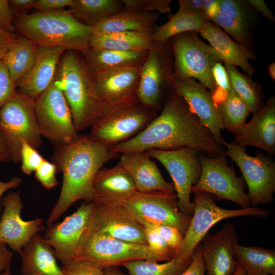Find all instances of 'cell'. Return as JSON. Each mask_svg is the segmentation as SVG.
Returning <instances> with one entry per match:
<instances>
[{"label":"cell","instance_id":"obj_23","mask_svg":"<svg viewBox=\"0 0 275 275\" xmlns=\"http://www.w3.org/2000/svg\"><path fill=\"white\" fill-rule=\"evenodd\" d=\"M66 51L61 46L38 45L32 67L16 85L19 92L35 101L54 80L60 59Z\"/></svg>","mask_w":275,"mask_h":275},{"label":"cell","instance_id":"obj_37","mask_svg":"<svg viewBox=\"0 0 275 275\" xmlns=\"http://www.w3.org/2000/svg\"><path fill=\"white\" fill-rule=\"evenodd\" d=\"M217 106L225 128L233 134L245 123L250 113L247 105L231 88L225 99Z\"/></svg>","mask_w":275,"mask_h":275},{"label":"cell","instance_id":"obj_46","mask_svg":"<svg viewBox=\"0 0 275 275\" xmlns=\"http://www.w3.org/2000/svg\"><path fill=\"white\" fill-rule=\"evenodd\" d=\"M3 60L0 61V109L17 92Z\"/></svg>","mask_w":275,"mask_h":275},{"label":"cell","instance_id":"obj_1","mask_svg":"<svg viewBox=\"0 0 275 275\" xmlns=\"http://www.w3.org/2000/svg\"><path fill=\"white\" fill-rule=\"evenodd\" d=\"M189 147L210 157L226 155L225 149L188 110L174 91L161 113L139 133L111 148L119 154L150 149L171 150Z\"/></svg>","mask_w":275,"mask_h":275},{"label":"cell","instance_id":"obj_58","mask_svg":"<svg viewBox=\"0 0 275 275\" xmlns=\"http://www.w3.org/2000/svg\"><path fill=\"white\" fill-rule=\"evenodd\" d=\"M228 91L217 86H215L211 94L212 99L216 106L225 99Z\"/></svg>","mask_w":275,"mask_h":275},{"label":"cell","instance_id":"obj_63","mask_svg":"<svg viewBox=\"0 0 275 275\" xmlns=\"http://www.w3.org/2000/svg\"><path fill=\"white\" fill-rule=\"evenodd\" d=\"M0 275H13L11 271L10 267L6 269Z\"/></svg>","mask_w":275,"mask_h":275},{"label":"cell","instance_id":"obj_60","mask_svg":"<svg viewBox=\"0 0 275 275\" xmlns=\"http://www.w3.org/2000/svg\"><path fill=\"white\" fill-rule=\"evenodd\" d=\"M103 270L105 275H127L117 266L108 267Z\"/></svg>","mask_w":275,"mask_h":275},{"label":"cell","instance_id":"obj_21","mask_svg":"<svg viewBox=\"0 0 275 275\" xmlns=\"http://www.w3.org/2000/svg\"><path fill=\"white\" fill-rule=\"evenodd\" d=\"M238 240L236 227L231 224L204 236L200 243L207 275H233L238 265L234 257V248Z\"/></svg>","mask_w":275,"mask_h":275},{"label":"cell","instance_id":"obj_20","mask_svg":"<svg viewBox=\"0 0 275 275\" xmlns=\"http://www.w3.org/2000/svg\"><path fill=\"white\" fill-rule=\"evenodd\" d=\"M4 211L0 219V243L19 254L24 244L44 229L43 220L37 217L24 221L21 217L23 205L19 191H11L2 201Z\"/></svg>","mask_w":275,"mask_h":275},{"label":"cell","instance_id":"obj_55","mask_svg":"<svg viewBox=\"0 0 275 275\" xmlns=\"http://www.w3.org/2000/svg\"><path fill=\"white\" fill-rule=\"evenodd\" d=\"M37 0H11L9 1L10 6L15 14L18 12L26 11L33 8Z\"/></svg>","mask_w":275,"mask_h":275},{"label":"cell","instance_id":"obj_22","mask_svg":"<svg viewBox=\"0 0 275 275\" xmlns=\"http://www.w3.org/2000/svg\"><path fill=\"white\" fill-rule=\"evenodd\" d=\"M137 191L131 176L118 162L114 167L101 169L96 173L89 202L96 205H123Z\"/></svg>","mask_w":275,"mask_h":275},{"label":"cell","instance_id":"obj_64","mask_svg":"<svg viewBox=\"0 0 275 275\" xmlns=\"http://www.w3.org/2000/svg\"><path fill=\"white\" fill-rule=\"evenodd\" d=\"M258 275H269V274H258Z\"/></svg>","mask_w":275,"mask_h":275},{"label":"cell","instance_id":"obj_30","mask_svg":"<svg viewBox=\"0 0 275 275\" xmlns=\"http://www.w3.org/2000/svg\"><path fill=\"white\" fill-rule=\"evenodd\" d=\"M152 32H123L93 36L89 47L123 51L149 50Z\"/></svg>","mask_w":275,"mask_h":275},{"label":"cell","instance_id":"obj_48","mask_svg":"<svg viewBox=\"0 0 275 275\" xmlns=\"http://www.w3.org/2000/svg\"><path fill=\"white\" fill-rule=\"evenodd\" d=\"M205 273L201 244L200 243L195 250L190 264L180 275H205Z\"/></svg>","mask_w":275,"mask_h":275},{"label":"cell","instance_id":"obj_29","mask_svg":"<svg viewBox=\"0 0 275 275\" xmlns=\"http://www.w3.org/2000/svg\"><path fill=\"white\" fill-rule=\"evenodd\" d=\"M157 12L124 9L92 26L94 36L123 32H152L159 18Z\"/></svg>","mask_w":275,"mask_h":275},{"label":"cell","instance_id":"obj_19","mask_svg":"<svg viewBox=\"0 0 275 275\" xmlns=\"http://www.w3.org/2000/svg\"><path fill=\"white\" fill-rule=\"evenodd\" d=\"M173 90L184 101L189 112L196 115L200 123L210 132L215 141L223 146L224 140L221 132L225 127L210 92L194 78L174 79Z\"/></svg>","mask_w":275,"mask_h":275},{"label":"cell","instance_id":"obj_35","mask_svg":"<svg viewBox=\"0 0 275 275\" xmlns=\"http://www.w3.org/2000/svg\"><path fill=\"white\" fill-rule=\"evenodd\" d=\"M225 64L231 88L240 97L253 114L263 106L264 94L261 86L251 76L240 73L236 67Z\"/></svg>","mask_w":275,"mask_h":275},{"label":"cell","instance_id":"obj_44","mask_svg":"<svg viewBox=\"0 0 275 275\" xmlns=\"http://www.w3.org/2000/svg\"><path fill=\"white\" fill-rule=\"evenodd\" d=\"M64 275H105L103 269L94 263L74 259L62 268Z\"/></svg>","mask_w":275,"mask_h":275},{"label":"cell","instance_id":"obj_39","mask_svg":"<svg viewBox=\"0 0 275 275\" xmlns=\"http://www.w3.org/2000/svg\"><path fill=\"white\" fill-rule=\"evenodd\" d=\"M219 11L229 15L249 29L252 17L251 6L246 1L220 0Z\"/></svg>","mask_w":275,"mask_h":275},{"label":"cell","instance_id":"obj_41","mask_svg":"<svg viewBox=\"0 0 275 275\" xmlns=\"http://www.w3.org/2000/svg\"><path fill=\"white\" fill-rule=\"evenodd\" d=\"M144 229L147 246L161 261H168L176 256V252L154 230L149 227Z\"/></svg>","mask_w":275,"mask_h":275},{"label":"cell","instance_id":"obj_57","mask_svg":"<svg viewBox=\"0 0 275 275\" xmlns=\"http://www.w3.org/2000/svg\"><path fill=\"white\" fill-rule=\"evenodd\" d=\"M21 178L18 177H13L8 181L0 180V200L2 195L7 190L18 187L21 183Z\"/></svg>","mask_w":275,"mask_h":275},{"label":"cell","instance_id":"obj_56","mask_svg":"<svg viewBox=\"0 0 275 275\" xmlns=\"http://www.w3.org/2000/svg\"><path fill=\"white\" fill-rule=\"evenodd\" d=\"M219 1L202 0L204 11L209 19L219 11Z\"/></svg>","mask_w":275,"mask_h":275},{"label":"cell","instance_id":"obj_24","mask_svg":"<svg viewBox=\"0 0 275 275\" xmlns=\"http://www.w3.org/2000/svg\"><path fill=\"white\" fill-rule=\"evenodd\" d=\"M234 143L260 148L268 154L275 153V99L270 97L251 120L244 123L234 134Z\"/></svg>","mask_w":275,"mask_h":275},{"label":"cell","instance_id":"obj_38","mask_svg":"<svg viewBox=\"0 0 275 275\" xmlns=\"http://www.w3.org/2000/svg\"><path fill=\"white\" fill-rule=\"evenodd\" d=\"M209 20L231 36L240 45L251 49L252 43L249 28L220 11Z\"/></svg>","mask_w":275,"mask_h":275},{"label":"cell","instance_id":"obj_61","mask_svg":"<svg viewBox=\"0 0 275 275\" xmlns=\"http://www.w3.org/2000/svg\"><path fill=\"white\" fill-rule=\"evenodd\" d=\"M268 71L270 76L274 80L275 79V63L274 62L269 64L268 66Z\"/></svg>","mask_w":275,"mask_h":275},{"label":"cell","instance_id":"obj_49","mask_svg":"<svg viewBox=\"0 0 275 275\" xmlns=\"http://www.w3.org/2000/svg\"><path fill=\"white\" fill-rule=\"evenodd\" d=\"M72 4L73 0H37L33 8L39 12H48L63 10Z\"/></svg>","mask_w":275,"mask_h":275},{"label":"cell","instance_id":"obj_12","mask_svg":"<svg viewBox=\"0 0 275 275\" xmlns=\"http://www.w3.org/2000/svg\"><path fill=\"white\" fill-rule=\"evenodd\" d=\"M157 115V111L138 101L105 114L91 127L89 135L111 148L139 133Z\"/></svg>","mask_w":275,"mask_h":275},{"label":"cell","instance_id":"obj_3","mask_svg":"<svg viewBox=\"0 0 275 275\" xmlns=\"http://www.w3.org/2000/svg\"><path fill=\"white\" fill-rule=\"evenodd\" d=\"M14 26L38 45L61 46L67 51H82L94 36L92 26L65 10L21 14L14 19Z\"/></svg>","mask_w":275,"mask_h":275},{"label":"cell","instance_id":"obj_32","mask_svg":"<svg viewBox=\"0 0 275 275\" xmlns=\"http://www.w3.org/2000/svg\"><path fill=\"white\" fill-rule=\"evenodd\" d=\"M234 257L246 275H275V251L257 246L236 244Z\"/></svg>","mask_w":275,"mask_h":275},{"label":"cell","instance_id":"obj_31","mask_svg":"<svg viewBox=\"0 0 275 275\" xmlns=\"http://www.w3.org/2000/svg\"><path fill=\"white\" fill-rule=\"evenodd\" d=\"M37 48L38 45L32 40L19 37L5 53L2 60L16 86L32 67Z\"/></svg>","mask_w":275,"mask_h":275},{"label":"cell","instance_id":"obj_42","mask_svg":"<svg viewBox=\"0 0 275 275\" xmlns=\"http://www.w3.org/2000/svg\"><path fill=\"white\" fill-rule=\"evenodd\" d=\"M124 9L143 12H154L157 11L162 14H168L171 11V0H122Z\"/></svg>","mask_w":275,"mask_h":275},{"label":"cell","instance_id":"obj_14","mask_svg":"<svg viewBox=\"0 0 275 275\" xmlns=\"http://www.w3.org/2000/svg\"><path fill=\"white\" fill-rule=\"evenodd\" d=\"M226 155L210 157L200 154L201 173L191 193L202 191L216 196L218 200H230L241 208L252 206L245 191V183L242 177L236 175L233 166H229Z\"/></svg>","mask_w":275,"mask_h":275},{"label":"cell","instance_id":"obj_62","mask_svg":"<svg viewBox=\"0 0 275 275\" xmlns=\"http://www.w3.org/2000/svg\"><path fill=\"white\" fill-rule=\"evenodd\" d=\"M233 275H246V274L242 267L238 264Z\"/></svg>","mask_w":275,"mask_h":275},{"label":"cell","instance_id":"obj_40","mask_svg":"<svg viewBox=\"0 0 275 275\" xmlns=\"http://www.w3.org/2000/svg\"><path fill=\"white\" fill-rule=\"evenodd\" d=\"M139 223L144 227H149L154 230L177 254L181 246L184 237V234L179 230L167 225L146 221H140Z\"/></svg>","mask_w":275,"mask_h":275},{"label":"cell","instance_id":"obj_27","mask_svg":"<svg viewBox=\"0 0 275 275\" xmlns=\"http://www.w3.org/2000/svg\"><path fill=\"white\" fill-rule=\"evenodd\" d=\"M18 254L22 275H64L53 249L39 233L24 244Z\"/></svg>","mask_w":275,"mask_h":275},{"label":"cell","instance_id":"obj_13","mask_svg":"<svg viewBox=\"0 0 275 275\" xmlns=\"http://www.w3.org/2000/svg\"><path fill=\"white\" fill-rule=\"evenodd\" d=\"M146 152L151 157L158 160L171 176L180 210L192 216L194 204L190 196L192 187L201 175V153L189 147L171 150L150 149Z\"/></svg>","mask_w":275,"mask_h":275},{"label":"cell","instance_id":"obj_51","mask_svg":"<svg viewBox=\"0 0 275 275\" xmlns=\"http://www.w3.org/2000/svg\"><path fill=\"white\" fill-rule=\"evenodd\" d=\"M17 37L14 34L8 33L0 28V61L3 60Z\"/></svg>","mask_w":275,"mask_h":275},{"label":"cell","instance_id":"obj_18","mask_svg":"<svg viewBox=\"0 0 275 275\" xmlns=\"http://www.w3.org/2000/svg\"><path fill=\"white\" fill-rule=\"evenodd\" d=\"M93 204L86 202L64 221L48 227L44 238L52 248L57 259L64 266L74 258L86 231Z\"/></svg>","mask_w":275,"mask_h":275},{"label":"cell","instance_id":"obj_16","mask_svg":"<svg viewBox=\"0 0 275 275\" xmlns=\"http://www.w3.org/2000/svg\"><path fill=\"white\" fill-rule=\"evenodd\" d=\"M141 66H130L90 74L93 90L105 114L138 101Z\"/></svg>","mask_w":275,"mask_h":275},{"label":"cell","instance_id":"obj_17","mask_svg":"<svg viewBox=\"0 0 275 275\" xmlns=\"http://www.w3.org/2000/svg\"><path fill=\"white\" fill-rule=\"evenodd\" d=\"M85 232L102 233L122 240L147 245L144 227L123 205L93 204Z\"/></svg>","mask_w":275,"mask_h":275},{"label":"cell","instance_id":"obj_6","mask_svg":"<svg viewBox=\"0 0 275 275\" xmlns=\"http://www.w3.org/2000/svg\"><path fill=\"white\" fill-rule=\"evenodd\" d=\"M173 56L169 41L153 42L141 67L138 101L156 111L173 91Z\"/></svg>","mask_w":275,"mask_h":275},{"label":"cell","instance_id":"obj_11","mask_svg":"<svg viewBox=\"0 0 275 275\" xmlns=\"http://www.w3.org/2000/svg\"><path fill=\"white\" fill-rule=\"evenodd\" d=\"M225 154L237 165L248 188V198L253 206L265 205L273 200L275 191V162L261 152L253 156L245 146L225 140Z\"/></svg>","mask_w":275,"mask_h":275},{"label":"cell","instance_id":"obj_8","mask_svg":"<svg viewBox=\"0 0 275 275\" xmlns=\"http://www.w3.org/2000/svg\"><path fill=\"white\" fill-rule=\"evenodd\" d=\"M74 259L91 262L102 269L118 267L136 260L161 261L146 244L122 240L99 232H85Z\"/></svg>","mask_w":275,"mask_h":275},{"label":"cell","instance_id":"obj_9","mask_svg":"<svg viewBox=\"0 0 275 275\" xmlns=\"http://www.w3.org/2000/svg\"><path fill=\"white\" fill-rule=\"evenodd\" d=\"M36 118L42 136L53 145L69 144L79 136L69 106L54 78L50 85L34 101Z\"/></svg>","mask_w":275,"mask_h":275},{"label":"cell","instance_id":"obj_2","mask_svg":"<svg viewBox=\"0 0 275 275\" xmlns=\"http://www.w3.org/2000/svg\"><path fill=\"white\" fill-rule=\"evenodd\" d=\"M119 156L111 147L89 135H79L69 144L53 145V163L62 173L63 182L59 199L46 219L48 227L74 202L80 200L89 202L96 173L104 164Z\"/></svg>","mask_w":275,"mask_h":275},{"label":"cell","instance_id":"obj_54","mask_svg":"<svg viewBox=\"0 0 275 275\" xmlns=\"http://www.w3.org/2000/svg\"><path fill=\"white\" fill-rule=\"evenodd\" d=\"M13 254L6 247V245L0 243V273L10 267Z\"/></svg>","mask_w":275,"mask_h":275},{"label":"cell","instance_id":"obj_47","mask_svg":"<svg viewBox=\"0 0 275 275\" xmlns=\"http://www.w3.org/2000/svg\"><path fill=\"white\" fill-rule=\"evenodd\" d=\"M14 18L15 13L10 6L9 1L0 0V28L8 33L14 34Z\"/></svg>","mask_w":275,"mask_h":275},{"label":"cell","instance_id":"obj_5","mask_svg":"<svg viewBox=\"0 0 275 275\" xmlns=\"http://www.w3.org/2000/svg\"><path fill=\"white\" fill-rule=\"evenodd\" d=\"M169 41L173 56L174 79L194 78L212 92L216 86L212 68L222 62L214 49L194 31L179 34Z\"/></svg>","mask_w":275,"mask_h":275},{"label":"cell","instance_id":"obj_4","mask_svg":"<svg viewBox=\"0 0 275 275\" xmlns=\"http://www.w3.org/2000/svg\"><path fill=\"white\" fill-rule=\"evenodd\" d=\"M55 78L69 106L77 132L92 127L105 114L94 94L90 74L75 51L68 50L61 57Z\"/></svg>","mask_w":275,"mask_h":275},{"label":"cell","instance_id":"obj_52","mask_svg":"<svg viewBox=\"0 0 275 275\" xmlns=\"http://www.w3.org/2000/svg\"><path fill=\"white\" fill-rule=\"evenodd\" d=\"M179 9L194 13L205 12L202 0H179Z\"/></svg>","mask_w":275,"mask_h":275},{"label":"cell","instance_id":"obj_28","mask_svg":"<svg viewBox=\"0 0 275 275\" xmlns=\"http://www.w3.org/2000/svg\"><path fill=\"white\" fill-rule=\"evenodd\" d=\"M148 50L123 51L88 47L80 52L90 74L130 66H142Z\"/></svg>","mask_w":275,"mask_h":275},{"label":"cell","instance_id":"obj_36","mask_svg":"<svg viewBox=\"0 0 275 275\" xmlns=\"http://www.w3.org/2000/svg\"><path fill=\"white\" fill-rule=\"evenodd\" d=\"M192 257L176 255L162 263L149 260H136L122 266L127 270V275H180L189 265Z\"/></svg>","mask_w":275,"mask_h":275},{"label":"cell","instance_id":"obj_7","mask_svg":"<svg viewBox=\"0 0 275 275\" xmlns=\"http://www.w3.org/2000/svg\"><path fill=\"white\" fill-rule=\"evenodd\" d=\"M0 131L11 161L20 162L23 141L38 150L42 136L36 118L34 101L17 92L0 109Z\"/></svg>","mask_w":275,"mask_h":275},{"label":"cell","instance_id":"obj_15","mask_svg":"<svg viewBox=\"0 0 275 275\" xmlns=\"http://www.w3.org/2000/svg\"><path fill=\"white\" fill-rule=\"evenodd\" d=\"M178 203L175 191H137L123 205L138 222L146 221L171 226L184 235L191 216L181 212Z\"/></svg>","mask_w":275,"mask_h":275},{"label":"cell","instance_id":"obj_26","mask_svg":"<svg viewBox=\"0 0 275 275\" xmlns=\"http://www.w3.org/2000/svg\"><path fill=\"white\" fill-rule=\"evenodd\" d=\"M198 33L209 42L222 62L239 67L248 75H253L255 69L250 61L255 59V54L251 49L245 48L233 40L209 19L205 22Z\"/></svg>","mask_w":275,"mask_h":275},{"label":"cell","instance_id":"obj_59","mask_svg":"<svg viewBox=\"0 0 275 275\" xmlns=\"http://www.w3.org/2000/svg\"><path fill=\"white\" fill-rule=\"evenodd\" d=\"M10 161H11V158L8 148L0 131V162Z\"/></svg>","mask_w":275,"mask_h":275},{"label":"cell","instance_id":"obj_10","mask_svg":"<svg viewBox=\"0 0 275 275\" xmlns=\"http://www.w3.org/2000/svg\"><path fill=\"white\" fill-rule=\"evenodd\" d=\"M212 195L202 191L194 193V212L188 229L184 235L181 246L176 255L192 257L197 245L217 222L226 218L256 216L265 218L270 211L258 206L227 209L215 203Z\"/></svg>","mask_w":275,"mask_h":275},{"label":"cell","instance_id":"obj_34","mask_svg":"<svg viewBox=\"0 0 275 275\" xmlns=\"http://www.w3.org/2000/svg\"><path fill=\"white\" fill-rule=\"evenodd\" d=\"M123 9L120 0H73L69 11L80 22L93 26Z\"/></svg>","mask_w":275,"mask_h":275},{"label":"cell","instance_id":"obj_50","mask_svg":"<svg viewBox=\"0 0 275 275\" xmlns=\"http://www.w3.org/2000/svg\"><path fill=\"white\" fill-rule=\"evenodd\" d=\"M212 74L216 86L226 90L231 89L226 70L221 62L214 65L212 68Z\"/></svg>","mask_w":275,"mask_h":275},{"label":"cell","instance_id":"obj_45","mask_svg":"<svg viewBox=\"0 0 275 275\" xmlns=\"http://www.w3.org/2000/svg\"><path fill=\"white\" fill-rule=\"evenodd\" d=\"M57 166L45 159L35 171V177L41 185L47 189H50L58 184L56 174Z\"/></svg>","mask_w":275,"mask_h":275},{"label":"cell","instance_id":"obj_43","mask_svg":"<svg viewBox=\"0 0 275 275\" xmlns=\"http://www.w3.org/2000/svg\"><path fill=\"white\" fill-rule=\"evenodd\" d=\"M21 169L26 175H31L35 172L45 159L36 150L25 141L21 144L20 152Z\"/></svg>","mask_w":275,"mask_h":275},{"label":"cell","instance_id":"obj_33","mask_svg":"<svg viewBox=\"0 0 275 275\" xmlns=\"http://www.w3.org/2000/svg\"><path fill=\"white\" fill-rule=\"evenodd\" d=\"M208 18L205 12L194 13L178 9L165 23L155 26L152 33L153 42H166L179 34L199 32Z\"/></svg>","mask_w":275,"mask_h":275},{"label":"cell","instance_id":"obj_25","mask_svg":"<svg viewBox=\"0 0 275 275\" xmlns=\"http://www.w3.org/2000/svg\"><path fill=\"white\" fill-rule=\"evenodd\" d=\"M119 163L131 176L138 191H175L173 184L164 179L146 151L122 154Z\"/></svg>","mask_w":275,"mask_h":275},{"label":"cell","instance_id":"obj_53","mask_svg":"<svg viewBox=\"0 0 275 275\" xmlns=\"http://www.w3.org/2000/svg\"><path fill=\"white\" fill-rule=\"evenodd\" d=\"M249 5L254 7L260 13L268 18L273 22H275V17L270 10L266 3L263 0H248Z\"/></svg>","mask_w":275,"mask_h":275}]
</instances>
